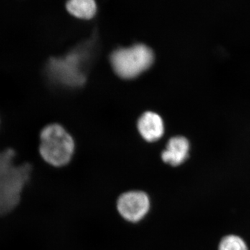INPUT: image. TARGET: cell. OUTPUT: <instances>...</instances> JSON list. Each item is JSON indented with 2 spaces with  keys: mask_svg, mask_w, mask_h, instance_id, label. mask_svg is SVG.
Returning a JSON list of instances; mask_svg holds the SVG:
<instances>
[{
  "mask_svg": "<svg viewBox=\"0 0 250 250\" xmlns=\"http://www.w3.org/2000/svg\"><path fill=\"white\" fill-rule=\"evenodd\" d=\"M154 60L152 49L143 44L116 49L110 59L115 72L126 80L139 76L151 67Z\"/></svg>",
  "mask_w": 250,
  "mask_h": 250,
  "instance_id": "4",
  "label": "cell"
},
{
  "mask_svg": "<svg viewBox=\"0 0 250 250\" xmlns=\"http://www.w3.org/2000/svg\"><path fill=\"white\" fill-rule=\"evenodd\" d=\"M65 7L71 16L86 21L92 19L97 13L95 0H67Z\"/></svg>",
  "mask_w": 250,
  "mask_h": 250,
  "instance_id": "8",
  "label": "cell"
},
{
  "mask_svg": "<svg viewBox=\"0 0 250 250\" xmlns=\"http://www.w3.org/2000/svg\"><path fill=\"white\" fill-rule=\"evenodd\" d=\"M86 49H77L63 57L52 58L47 62L46 72L52 82L65 86H80L85 82V70L90 57Z\"/></svg>",
  "mask_w": 250,
  "mask_h": 250,
  "instance_id": "2",
  "label": "cell"
},
{
  "mask_svg": "<svg viewBox=\"0 0 250 250\" xmlns=\"http://www.w3.org/2000/svg\"><path fill=\"white\" fill-rule=\"evenodd\" d=\"M117 207L123 218L131 223H136L147 214L150 208V200L145 192L129 191L120 197Z\"/></svg>",
  "mask_w": 250,
  "mask_h": 250,
  "instance_id": "5",
  "label": "cell"
},
{
  "mask_svg": "<svg viewBox=\"0 0 250 250\" xmlns=\"http://www.w3.org/2000/svg\"><path fill=\"white\" fill-rule=\"evenodd\" d=\"M138 129L143 139L149 142H154L164 135V122L156 113L146 112L140 118Z\"/></svg>",
  "mask_w": 250,
  "mask_h": 250,
  "instance_id": "7",
  "label": "cell"
},
{
  "mask_svg": "<svg viewBox=\"0 0 250 250\" xmlns=\"http://www.w3.org/2000/svg\"><path fill=\"white\" fill-rule=\"evenodd\" d=\"M189 151L190 143L188 139L184 136H175L168 141L161 157L166 164L178 166L188 158Z\"/></svg>",
  "mask_w": 250,
  "mask_h": 250,
  "instance_id": "6",
  "label": "cell"
},
{
  "mask_svg": "<svg viewBox=\"0 0 250 250\" xmlns=\"http://www.w3.org/2000/svg\"><path fill=\"white\" fill-rule=\"evenodd\" d=\"M219 250H248L246 243L240 237L230 235L225 237L219 246Z\"/></svg>",
  "mask_w": 250,
  "mask_h": 250,
  "instance_id": "9",
  "label": "cell"
},
{
  "mask_svg": "<svg viewBox=\"0 0 250 250\" xmlns=\"http://www.w3.org/2000/svg\"><path fill=\"white\" fill-rule=\"evenodd\" d=\"M75 143L70 134L57 124L47 125L41 131L39 152L49 165L62 167L71 160Z\"/></svg>",
  "mask_w": 250,
  "mask_h": 250,
  "instance_id": "3",
  "label": "cell"
},
{
  "mask_svg": "<svg viewBox=\"0 0 250 250\" xmlns=\"http://www.w3.org/2000/svg\"><path fill=\"white\" fill-rule=\"evenodd\" d=\"M13 149L0 152V216L8 214L19 205L23 189L31 173L29 164H16Z\"/></svg>",
  "mask_w": 250,
  "mask_h": 250,
  "instance_id": "1",
  "label": "cell"
}]
</instances>
